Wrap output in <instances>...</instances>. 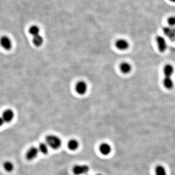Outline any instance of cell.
<instances>
[{"label": "cell", "instance_id": "1", "mask_svg": "<svg viewBox=\"0 0 175 175\" xmlns=\"http://www.w3.org/2000/svg\"><path fill=\"white\" fill-rule=\"evenodd\" d=\"M163 72L165 75L163 80V86L166 89L171 90L174 87V82L172 78V76L174 73V67L171 64H167L163 67Z\"/></svg>", "mask_w": 175, "mask_h": 175}, {"label": "cell", "instance_id": "2", "mask_svg": "<svg viewBox=\"0 0 175 175\" xmlns=\"http://www.w3.org/2000/svg\"><path fill=\"white\" fill-rule=\"evenodd\" d=\"M46 143L51 148L54 149H57L61 147L62 142L61 139L58 136L50 135L46 137Z\"/></svg>", "mask_w": 175, "mask_h": 175}, {"label": "cell", "instance_id": "3", "mask_svg": "<svg viewBox=\"0 0 175 175\" xmlns=\"http://www.w3.org/2000/svg\"><path fill=\"white\" fill-rule=\"evenodd\" d=\"M89 167L87 165H76L73 167V171L76 175H84L89 172Z\"/></svg>", "mask_w": 175, "mask_h": 175}, {"label": "cell", "instance_id": "4", "mask_svg": "<svg viewBox=\"0 0 175 175\" xmlns=\"http://www.w3.org/2000/svg\"><path fill=\"white\" fill-rule=\"evenodd\" d=\"M156 43L158 51L161 53L166 52L167 48V44L165 38L161 35H158L156 38Z\"/></svg>", "mask_w": 175, "mask_h": 175}, {"label": "cell", "instance_id": "5", "mask_svg": "<svg viewBox=\"0 0 175 175\" xmlns=\"http://www.w3.org/2000/svg\"><path fill=\"white\" fill-rule=\"evenodd\" d=\"M88 90V86L86 83L83 81L77 82L76 86V91L77 94L83 95L86 93Z\"/></svg>", "mask_w": 175, "mask_h": 175}, {"label": "cell", "instance_id": "6", "mask_svg": "<svg viewBox=\"0 0 175 175\" xmlns=\"http://www.w3.org/2000/svg\"><path fill=\"white\" fill-rule=\"evenodd\" d=\"M115 46L118 50L125 51L129 48V43L125 39H119L115 43Z\"/></svg>", "mask_w": 175, "mask_h": 175}, {"label": "cell", "instance_id": "7", "mask_svg": "<svg viewBox=\"0 0 175 175\" xmlns=\"http://www.w3.org/2000/svg\"><path fill=\"white\" fill-rule=\"evenodd\" d=\"M39 152V148L35 147H32L28 150V151L26 153V158L29 161L34 160L38 156Z\"/></svg>", "mask_w": 175, "mask_h": 175}, {"label": "cell", "instance_id": "8", "mask_svg": "<svg viewBox=\"0 0 175 175\" xmlns=\"http://www.w3.org/2000/svg\"><path fill=\"white\" fill-rule=\"evenodd\" d=\"M0 44L3 48L6 50H10L12 48V42L9 37L4 36L0 39Z\"/></svg>", "mask_w": 175, "mask_h": 175}, {"label": "cell", "instance_id": "9", "mask_svg": "<svg viewBox=\"0 0 175 175\" xmlns=\"http://www.w3.org/2000/svg\"><path fill=\"white\" fill-rule=\"evenodd\" d=\"M14 116L13 111L11 110H6L2 114V118L5 123H9L12 121Z\"/></svg>", "mask_w": 175, "mask_h": 175}, {"label": "cell", "instance_id": "10", "mask_svg": "<svg viewBox=\"0 0 175 175\" xmlns=\"http://www.w3.org/2000/svg\"><path fill=\"white\" fill-rule=\"evenodd\" d=\"M120 70L122 73L128 74L132 70V67L129 63L124 62L120 65Z\"/></svg>", "mask_w": 175, "mask_h": 175}, {"label": "cell", "instance_id": "11", "mask_svg": "<svg viewBox=\"0 0 175 175\" xmlns=\"http://www.w3.org/2000/svg\"><path fill=\"white\" fill-rule=\"evenodd\" d=\"M99 150L101 154L104 155H108L111 152V147L108 143H103L100 146Z\"/></svg>", "mask_w": 175, "mask_h": 175}, {"label": "cell", "instance_id": "12", "mask_svg": "<svg viewBox=\"0 0 175 175\" xmlns=\"http://www.w3.org/2000/svg\"><path fill=\"white\" fill-rule=\"evenodd\" d=\"M172 28L173 27H166L163 29V32L171 40H175V29Z\"/></svg>", "mask_w": 175, "mask_h": 175}, {"label": "cell", "instance_id": "13", "mask_svg": "<svg viewBox=\"0 0 175 175\" xmlns=\"http://www.w3.org/2000/svg\"><path fill=\"white\" fill-rule=\"evenodd\" d=\"M33 43L35 46L39 47L43 43V39L40 34L35 35L33 38Z\"/></svg>", "mask_w": 175, "mask_h": 175}, {"label": "cell", "instance_id": "14", "mask_svg": "<svg viewBox=\"0 0 175 175\" xmlns=\"http://www.w3.org/2000/svg\"><path fill=\"white\" fill-rule=\"evenodd\" d=\"M155 175H167L166 168L163 166L158 165L155 167Z\"/></svg>", "mask_w": 175, "mask_h": 175}, {"label": "cell", "instance_id": "15", "mask_svg": "<svg viewBox=\"0 0 175 175\" xmlns=\"http://www.w3.org/2000/svg\"><path fill=\"white\" fill-rule=\"evenodd\" d=\"M79 146L78 142L75 139L70 140L68 143V148L71 150H76L78 148Z\"/></svg>", "mask_w": 175, "mask_h": 175}, {"label": "cell", "instance_id": "16", "mask_svg": "<svg viewBox=\"0 0 175 175\" xmlns=\"http://www.w3.org/2000/svg\"><path fill=\"white\" fill-rule=\"evenodd\" d=\"M29 33L33 35V36H35V35H39L40 33V29L39 27L36 25H33L31 26L29 30Z\"/></svg>", "mask_w": 175, "mask_h": 175}, {"label": "cell", "instance_id": "17", "mask_svg": "<svg viewBox=\"0 0 175 175\" xmlns=\"http://www.w3.org/2000/svg\"><path fill=\"white\" fill-rule=\"evenodd\" d=\"M38 148L39 151L43 154H47L48 153V146L46 143H40Z\"/></svg>", "mask_w": 175, "mask_h": 175}, {"label": "cell", "instance_id": "18", "mask_svg": "<svg viewBox=\"0 0 175 175\" xmlns=\"http://www.w3.org/2000/svg\"><path fill=\"white\" fill-rule=\"evenodd\" d=\"M4 168L7 172H11L14 169V166L12 162L7 161L4 163Z\"/></svg>", "mask_w": 175, "mask_h": 175}, {"label": "cell", "instance_id": "19", "mask_svg": "<svg viewBox=\"0 0 175 175\" xmlns=\"http://www.w3.org/2000/svg\"><path fill=\"white\" fill-rule=\"evenodd\" d=\"M167 23L171 27L175 26V17L171 16V17H169L167 20Z\"/></svg>", "mask_w": 175, "mask_h": 175}, {"label": "cell", "instance_id": "20", "mask_svg": "<svg viewBox=\"0 0 175 175\" xmlns=\"http://www.w3.org/2000/svg\"><path fill=\"white\" fill-rule=\"evenodd\" d=\"M5 123V121H4L2 117H0V127H1L2 125H3Z\"/></svg>", "mask_w": 175, "mask_h": 175}, {"label": "cell", "instance_id": "21", "mask_svg": "<svg viewBox=\"0 0 175 175\" xmlns=\"http://www.w3.org/2000/svg\"><path fill=\"white\" fill-rule=\"evenodd\" d=\"M169 1H170V2H171L175 3V0H169Z\"/></svg>", "mask_w": 175, "mask_h": 175}, {"label": "cell", "instance_id": "22", "mask_svg": "<svg viewBox=\"0 0 175 175\" xmlns=\"http://www.w3.org/2000/svg\"><path fill=\"white\" fill-rule=\"evenodd\" d=\"M102 175V174H97V175Z\"/></svg>", "mask_w": 175, "mask_h": 175}, {"label": "cell", "instance_id": "23", "mask_svg": "<svg viewBox=\"0 0 175 175\" xmlns=\"http://www.w3.org/2000/svg\"></svg>", "mask_w": 175, "mask_h": 175}]
</instances>
